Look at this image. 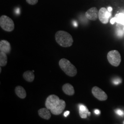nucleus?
<instances>
[{"mask_svg":"<svg viewBox=\"0 0 124 124\" xmlns=\"http://www.w3.org/2000/svg\"><path fill=\"white\" fill-rule=\"evenodd\" d=\"M55 39L60 46L64 47L71 46L73 39L70 34L63 30H59L55 34Z\"/></svg>","mask_w":124,"mask_h":124,"instance_id":"1","label":"nucleus"},{"mask_svg":"<svg viewBox=\"0 0 124 124\" xmlns=\"http://www.w3.org/2000/svg\"><path fill=\"white\" fill-rule=\"evenodd\" d=\"M59 65L62 70L66 74L70 77L76 75L77 70L76 67L72 64L71 62L65 59H61L59 62Z\"/></svg>","mask_w":124,"mask_h":124,"instance_id":"2","label":"nucleus"},{"mask_svg":"<svg viewBox=\"0 0 124 124\" xmlns=\"http://www.w3.org/2000/svg\"><path fill=\"white\" fill-rule=\"evenodd\" d=\"M0 26L4 30L11 32L14 29L13 20L6 15H2L0 18Z\"/></svg>","mask_w":124,"mask_h":124,"instance_id":"3","label":"nucleus"},{"mask_svg":"<svg viewBox=\"0 0 124 124\" xmlns=\"http://www.w3.org/2000/svg\"><path fill=\"white\" fill-rule=\"evenodd\" d=\"M108 60L112 65L117 67L119 65L121 58L120 53L116 50L111 51L108 53Z\"/></svg>","mask_w":124,"mask_h":124,"instance_id":"4","label":"nucleus"},{"mask_svg":"<svg viewBox=\"0 0 124 124\" xmlns=\"http://www.w3.org/2000/svg\"><path fill=\"white\" fill-rule=\"evenodd\" d=\"M60 100L58 96L55 95H51L49 96L46 99L45 105L46 108L51 110L58 104Z\"/></svg>","mask_w":124,"mask_h":124,"instance_id":"5","label":"nucleus"},{"mask_svg":"<svg viewBox=\"0 0 124 124\" xmlns=\"http://www.w3.org/2000/svg\"><path fill=\"white\" fill-rule=\"evenodd\" d=\"M94 97L100 101H105L108 98V96L104 91L97 86H94L91 90Z\"/></svg>","mask_w":124,"mask_h":124,"instance_id":"6","label":"nucleus"},{"mask_svg":"<svg viewBox=\"0 0 124 124\" xmlns=\"http://www.w3.org/2000/svg\"><path fill=\"white\" fill-rule=\"evenodd\" d=\"M111 16L110 12H109L105 7H102L98 11V18L103 24H107Z\"/></svg>","mask_w":124,"mask_h":124,"instance_id":"7","label":"nucleus"},{"mask_svg":"<svg viewBox=\"0 0 124 124\" xmlns=\"http://www.w3.org/2000/svg\"><path fill=\"white\" fill-rule=\"evenodd\" d=\"M65 107V102L63 99H60L58 104L50 111L54 115H59L64 110Z\"/></svg>","mask_w":124,"mask_h":124,"instance_id":"8","label":"nucleus"},{"mask_svg":"<svg viewBox=\"0 0 124 124\" xmlns=\"http://www.w3.org/2000/svg\"><path fill=\"white\" fill-rule=\"evenodd\" d=\"M85 15L88 20L92 21L96 20L98 17V10L95 7H91L86 11Z\"/></svg>","mask_w":124,"mask_h":124,"instance_id":"9","label":"nucleus"},{"mask_svg":"<svg viewBox=\"0 0 124 124\" xmlns=\"http://www.w3.org/2000/svg\"><path fill=\"white\" fill-rule=\"evenodd\" d=\"M0 51L6 54H9L11 51L10 43L6 40H1L0 41Z\"/></svg>","mask_w":124,"mask_h":124,"instance_id":"10","label":"nucleus"},{"mask_svg":"<svg viewBox=\"0 0 124 124\" xmlns=\"http://www.w3.org/2000/svg\"><path fill=\"white\" fill-rule=\"evenodd\" d=\"M51 111L47 108L40 109L38 110L39 115L42 119H49L51 117Z\"/></svg>","mask_w":124,"mask_h":124,"instance_id":"11","label":"nucleus"},{"mask_svg":"<svg viewBox=\"0 0 124 124\" xmlns=\"http://www.w3.org/2000/svg\"><path fill=\"white\" fill-rule=\"evenodd\" d=\"M62 89L64 93L67 95L72 96L74 94V87L69 83H66L62 87Z\"/></svg>","mask_w":124,"mask_h":124,"instance_id":"12","label":"nucleus"},{"mask_svg":"<svg viewBox=\"0 0 124 124\" xmlns=\"http://www.w3.org/2000/svg\"><path fill=\"white\" fill-rule=\"evenodd\" d=\"M15 91L16 94L20 98L24 99L26 97V92L25 89L21 86H17L16 87Z\"/></svg>","mask_w":124,"mask_h":124,"instance_id":"13","label":"nucleus"},{"mask_svg":"<svg viewBox=\"0 0 124 124\" xmlns=\"http://www.w3.org/2000/svg\"><path fill=\"white\" fill-rule=\"evenodd\" d=\"M23 77L28 82H32L35 79V74L33 71L28 70L23 74Z\"/></svg>","mask_w":124,"mask_h":124,"instance_id":"14","label":"nucleus"},{"mask_svg":"<svg viewBox=\"0 0 124 124\" xmlns=\"http://www.w3.org/2000/svg\"><path fill=\"white\" fill-rule=\"evenodd\" d=\"M7 63V54L4 52H0V66L3 67L6 65Z\"/></svg>","mask_w":124,"mask_h":124,"instance_id":"15","label":"nucleus"},{"mask_svg":"<svg viewBox=\"0 0 124 124\" xmlns=\"http://www.w3.org/2000/svg\"><path fill=\"white\" fill-rule=\"evenodd\" d=\"M116 22L121 25H124V13H119L116 14L114 17Z\"/></svg>","mask_w":124,"mask_h":124,"instance_id":"16","label":"nucleus"},{"mask_svg":"<svg viewBox=\"0 0 124 124\" xmlns=\"http://www.w3.org/2000/svg\"><path fill=\"white\" fill-rule=\"evenodd\" d=\"M89 113V110L87 108L84 110H79V114L80 117L81 118L85 119L87 117V115Z\"/></svg>","mask_w":124,"mask_h":124,"instance_id":"17","label":"nucleus"},{"mask_svg":"<svg viewBox=\"0 0 124 124\" xmlns=\"http://www.w3.org/2000/svg\"><path fill=\"white\" fill-rule=\"evenodd\" d=\"M116 35L119 37H122L124 35V31L120 28L116 30Z\"/></svg>","mask_w":124,"mask_h":124,"instance_id":"18","label":"nucleus"},{"mask_svg":"<svg viewBox=\"0 0 124 124\" xmlns=\"http://www.w3.org/2000/svg\"><path fill=\"white\" fill-rule=\"evenodd\" d=\"M115 113L118 115L124 117V111L123 110H122L121 109H117L115 110Z\"/></svg>","mask_w":124,"mask_h":124,"instance_id":"19","label":"nucleus"},{"mask_svg":"<svg viewBox=\"0 0 124 124\" xmlns=\"http://www.w3.org/2000/svg\"><path fill=\"white\" fill-rule=\"evenodd\" d=\"M113 83L114 85H118L120 83H121V79L116 78L112 80Z\"/></svg>","mask_w":124,"mask_h":124,"instance_id":"20","label":"nucleus"},{"mask_svg":"<svg viewBox=\"0 0 124 124\" xmlns=\"http://www.w3.org/2000/svg\"><path fill=\"white\" fill-rule=\"evenodd\" d=\"M26 2L31 5H34L37 3L38 2V0H26Z\"/></svg>","mask_w":124,"mask_h":124,"instance_id":"21","label":"nucleus"},{"mask_svg":"<svg viewBox=\"0 0 124 124\" xmlns=\"http://www.w3.org/2000/svg\"><path fill=\"white\" fill-rule=\"evenodd\" d=\"M69 113H70V112L69 111H66V112H64V116L66 117H67L69 115Z\"/></svg>","mask_w":124,"mask_h":124,"instance_id":"22","label":"nucleus"},{"mask_svg":"<svg viewBox=\"0 0 124 124\" xmlns=\"http://www.w3.org/2000/svg\"><path fill=\"white\" fill-rule=\"evenodd\" d=\"M115 22H116V21H115V19L114 18L110 20V23H111V24H112V25L114 24L115 23Z\"/></svg>","mask_w":124,"mask_h":124,"instance_id":"23","label":"nucleus"},{"mask_svg":"<svg viewBox=\"0 0 124 124\" xmlns=\"http://www.w3.org/2000/svg\"><path fill=\"white\" fill-rule=\"evenodd\" d=\"M94 113H95V114H100V111L98 110V109H96V110H95V111H94Z\"/></svg>","mask_w":124,"mask_h":124,"instance_id":"24","label":"nucleus"},{"mask_svg":"<svg viewBox=\"0 0 124 124\" xmlns=\"http://www.w3.org/2000/svg\"><path fill=\"white\" fill-rule=\"evenodd\" d=\"M73 24L74 26H75V27H77L78 26V24L76 21H74L73 23Z\"/></svg>","mask_w":124,"mask_h":124,"instance_id":"25","label":"nucleus"},{"mask_svg":"<svg viewBox=\"0 0 124 124\" xmlns=\"http://www.w3.org/2000/svg\"><path fill=\"white\" fill-rule=\"evenodd\" d=\"M16 13L17 14H19L20 13V9L19 8H17V9H16Z\"/></svg>","mask_w":124,"mask_h":124,"instance_id":"26","label":"nucleus"},{"mask_svg":"<svg viewBox=\"0 0 124 124\" xmlns=\"http://www.w3.org/2000/svg\"><path fill=\"white\" fill-rule=\"evenodd\" d=\"M108 10L109 12H111V11H112V8L111 7H109L108 8Z\"/></svg>","mask_w":124,"mask_h":124,"instance_id":"27","label":"nucleus"},{"mask_svg":"<svg viewBox=\"0 0 124 124\" xmlns=\"http://www.w3.org/2000/svg\"><path fill=\"white\" fill-rule=\"evenodd\" d=\"M1 68L0 67V73H1Z\"/></svg>","mask_w":124,"mask_h":124,"instance_id":"28","label":"nucleus"},{"mask_svg":"<svg viewBox=\"0 0 124 124\" xmlns=\"http://www.w3.org/2000/svg\"></svg>","mask_w":124,"mask_h":124,"instance_id":"29","label":"nucleus"},{"mask_svg":"<svg viewBox=\"0 0 124 124\" xmlns=\"http://www.w3.org/2000/svg\"></svg>","mask_w":124,"mask_h":124,"instance_id":"30","label":"nucleus"}]
</instances>
